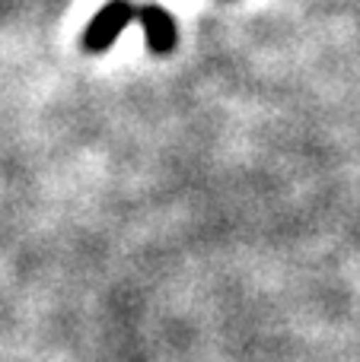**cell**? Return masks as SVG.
Segmentation results:
<instances>
[{"label":"cell","mask_w":360,"mask_h":362,"mask_svg":"<svg viewBox=\"0 0 360 362\" xmlns=\"http://www.w3.org/2000/svg\"><path fill=\"white\" fill-rule=\"evenodd\" d=\"M137 13L140 10L131 4V0H108V4L99 6V10L93 13V19L86 23L83 38H80V48L86 51V54H106V51L118 42L121 32L137 19Z\"/></svg>","instance_id":"cell-1"},{"label":"cell","mask_w":360,"mask_h":362,"mask_svg":"<svg viewBox=\"0 0 360 362\" xmlns=\"http://www.w3.org/2000/svg\"><path fill=\"white\" fill-rule=\"evenodd\" d=\"M137 23H140V29H144V42H147V51H150V54L166 57L176 51L179 25L163 4H144L137 13Z\"/></svg>","instance_id":"cell-2"}]
</instances>
